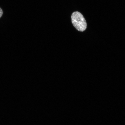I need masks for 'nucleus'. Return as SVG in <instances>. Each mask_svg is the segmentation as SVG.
Here are the masks:
<instances>
[{"mask_svg":"<svg viewBox=\"0 0 125 125\" xmlns=\"http://www.w3.org/2000/svg\"><path fill=\"white\" fill-rule=\"evenodd\" d=\"M3 12L2 9H1L0 8V18H1V17L3 15Z\"/></svg>","mask_w":125,"mask_h":125,"instance_id":"nucleus-2","label":"nucleus"},{"mask_svg":"<svg viewBox=\"0 0 125 125\" xmlns=\"http://www.w3.org/2000/svg\"><path fill=\"white\" fill-rule=\"evenodd\" d=\"M72 23L77 30L83 32L86 29L87 24L83 16L78 11L73 12L71 15Z\"/></svg>","mask_w":125,"mask_h":125,"instance_id":"nucleus-1","label":"nucleus"}]
</instances>
